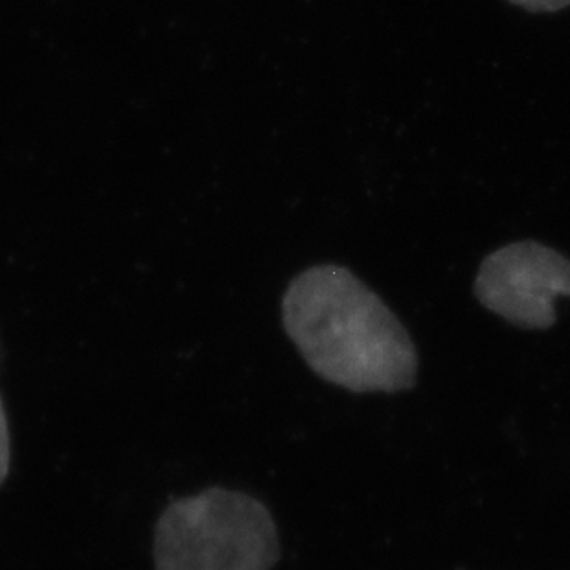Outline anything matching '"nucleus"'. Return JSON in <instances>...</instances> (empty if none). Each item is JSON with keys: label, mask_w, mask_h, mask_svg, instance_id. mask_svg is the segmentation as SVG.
Listing matches in <instances>:
<instances>
[{"label": "nucleus", "mask_w": 570, "mask_h": 570, "mask_svg": "<svg viewBox=\"0 0 570 570\" xmlns=\"http://www.w3.org/2000/svg\"><path fill=\"white\" fill-rule=\"evenodd\" d=\"M528 13H556L570 8V0H508Z\"/></svg>", "instance_id": "obj_4"}, {"label": "nucleus", "mask_w": 570, "mask_h": 570, "mask_svg": "<svg viewBox=\"0 0 570 570\" xmlns=\"http://www.w3.org/2000/svg\"><path fill=\"white\" fill-rule=\"evenodd\" d=\"M285 334L318 379L352 393H401L417 382L419 354L395 313L352 271L315 265L282 301Z\"/></svg>", "instance_id": "obj_1"}, {"label": "nucleus", "mask_w": 570, "mask_h": 570, "mask_svg": "<svg viewBox=\"0 0 570 570\" xmlns=\"http://www.w3.org/2000/svg\"><path fill=\"white\" fill-rule=\"evenodd\" d=\"M278 556L267 508L228 489L176 500L159 517L154 538L156 570H271Z\"/></svg>", "instance_id": "obj_2"}, {"label": "nucleus", "mask_w": 570, "mask_h": 570, "mask_svg": "<svg viewBox=\"0 0 570 570\" xmlns=\"http://www.w3.org/2000/svg\"><path fill=\"white\" fill-rule=\"evenodd\" d=\"M10 471V433L6 421L4 404L0 401V485Z\"/></svg>", "instance_id": "obj_5"}, {"label": "nucleus", "mask_w": 570, "mask_h": 570, "mask_svg": "<svg viewBox=\"0 0 570 570\" xmlns=\"http://www.w3.org/2000/svg\"><path fill=\"white\" fill-rule=\"evenodd\" d=\"M474 296L517 328H552L558 321L556 301L570 298V259L532 239L510 243L483 259Z\"/></svg>", "instance_id": "obj_3"}]
</instances>
